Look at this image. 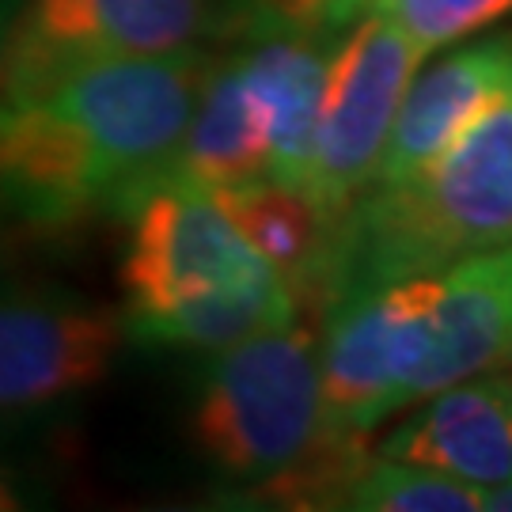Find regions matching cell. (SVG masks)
<instances>
[{"label":"cell","mask_w":512,"mask_h":512,"mask_svg":"<svg viewBox=\"0 0 512 512\" xmlns=\"http://www.w3.org/2000/svg\"><path fill=\"white\" fill-rule=\"evenodd\" d=\"M205 69L202 50H183L0 95V205L31 224L122 213L167 171Z\"/></svg>","instance_id":"6da1fadb"},{"label":"cell","mask_w":512,"mask_h":512,"mask_svg":"<svg viewBox=\"0 0 512 512\" xmlns=\"http://www.w3.org/2000/svg\"><path fill=\"white\" fill-rule=\"evenodd\" d=\"M501 243H512V73L421 171L368 183L342 209L311 311L323 315L357 289L440 274Z\"/></svg>","instance_id":"7a4b0ae2"},{"label":"cell","mask_w":512,"mask_h":512,"mask_svg":"<svg viewBox=\"0 0 512 512\" xmlns=\"http://www.w3.org/2000/svg\"><path fill=\"white\" fill-rule=\"evenodd\" d=\"M122 213L126 338L217 353L300 315L293 289L247 243L217 190L156 175Z\"/></svg>","instance_id":"3957f363"},{"label":"cell","mask_w":512,"mask_h":512,"mask_svg":"<svg viewBox=\"0 0 512 512\" xmlns=\"http://www.w3.org/2000/svg\"><path fill=\"white\" fill-rule=\"evenodd\" d=\"M319 338L304 323L217 349L205 365L190 437L205 463L251 497L274 494L327 440Z\"/></svg>","instance_id":"277c9868"},{"label":"cell","mask_w":512,"mask_h":512,"mask_svg":"<svg viewBox=\"0 0 512 512\" xmlns=\"http://www.w3.org/2000/svg\"><path fill=\"white\" fill-rule=\"evenodd\" d=\"M421 57L418 46L380 12L353 19V31L334 42L300 183L330 220L342 217V209L372 183Z\"/></svg>","instance_id":"5b68a950"},{"label":"cell","mask_w":512,"mask_h":512,"mask_svg":"<svg viewBox=\"0 0 512 512\" xmlns=\"http://www.w3.org/2000/svg\"><path fill=\"white\" fill-rule=\"evenodd\" d=\"M213 0H23L0 50V95L38 92L84 69L198 50Z\"/></svg>","instance_id":"8992f818"},{"label":"cell","mask_w":512,"mask_h":512,"mask_svg":"<svg viewBox=\"0 0 512 512\" xmlns=\"http://www.w3.org/2000/svg\"><path fill=\"white\" fill-rule=\"evenodd\" d=\"M437 274L338 296L323 311L319 391L334 433L365 437L410 406V384L425 353V315Z\"/></svg>","instance_id":"52a82bcc"},{"label":"cell","mask_w":512,"mask_h":512,"mask_svg":"<svg viewBox=\"0 0 512 512\" xmlns=\"http://www.w3.org/2000/svg\"><path fill=\"white\" fill-rule=\"evenodd\" d=\"M126 323L118 311L57 289L0 296V421L35 418L107 380Z\"/></svg>","instance_id":"ba28073f"},{"label":"cell","mask_w":512,"mask_h":512,"mask_svg":"<svg viewBox=\"0 0 512 512\" xmlns=\"http://www.w3.org/2000/svg\"><path fill=\"white\" fill-rule=\"evenodd\" d=\"M512 353V243L459 258L437 274L425 315V353L410 384V403L440 387L501 368Z\"/></svg>","instance_id":"9c48e42d"},{"label":"cell","mask_w":512,"mask_h":512,"mask_svg":"<svg viewBox=\"0 0 512 512\" xmlns=\"http://www.w3.org/2000/svg\"><path fill=\"white\" fill-rule=\"evenodd\" d=\"M429 406L384 437L380 456L497 486L512 478V372L459 380L425 395Z\"/></svg>","instance_id":"30bf717a"},{"label":"cell","mask_w":512,"mask_h":512,"mask_svg":"<svg viewBox=\"0 0 512 512\" xmlns=\"http://www.w3.org/2000/svg\"><path fill=\"white\" fill-rule=\"evenodd\" d=\"M512 73V35L482 38L440 57L429 73H414L395 122L387 133L384 156L372 183H399L429 164L459 129L486 107Z\"/></svg>","instance_id":"8fae6325"},{"label":"cell","mask_w":512,"mask_h":512,"mask_svg":"<svg viewBox=\"0 0 512 512\" xmlns=\"http://www.w3.org/2000/svg\"><path fill=\"white\" fill-rule=\"evenodd\" d=\"M330 50L334 38L274 31V35H251V46L236 54L247 95L255 99L266 129L270 179L296 190L308 167Z\"/></svg>","instance_id":"7c38bea8"},{"label":"cell","mask_w":512,"mask_h":512,"mask_svg":"<svg viewBox=\"0 0 512 512\" xmlns=\"http://www.w3.org/2000/svg\"><path fill=\"white\" fill-rule=\"evenodd\" d=\"M164 175L198 183L205 190H232L255 179H270L266 129L255 99L247 95L236 57L217 65L209 61L183 141Z\"/></svg>","instance_id":"4fadbf2b"},{"label":"cell","mask_w":512,"mask_h":512,"mask_svg":"<svg viewBox=\"0 0 512 512\" xmlns=\"http://www.w3.org/2000/svg\"><path fill=\"white\" fill-rule=\"evenodd\" d=\"M217 198L232 213L247 243L293 289L296 311L315 308V285L327 258L334 220L304 190L277 179H255L232 190H217Z\"/></svg>","instance_id":"5bb4252c"},{"label":"cell","mask_w":512,"mask_h":512,"mask_svg":"<svg viewBox=\"0 0 512 512\" xmlns=\"http://www.w3.org/2000/svg\"><path fill=\"white\" fill-rule=\"evenodd\" d=\"M342 509L357 512H478L482 486L399 463V459H368L365 471L353 478L342 497Z\"/></svg>","instance_id":"9a60e30c"},{"label":"cell","mask_w":512,"mask_h":512,"mask_svg":"<svg viewBox=\"0 0 512 512\" xmlns=\"http://www.w3.org/2000/svg\"><path fill=\"white\" fill-rule=\"evenodd\" d=\"M372 12L387 16L421 54H429L509 16L512 0H376Z\"/></svg>","instance_id":"2e32d148"},{"label":"cell","mask_w":512,"mask_h":512,"mask_svg":"<svg viewBox=\"0 0 512 512\" xmlns=\"http://www.w3.org/2000/svg\"><path fill=\"white\" fill-rule=\"evenodd\" d=\"M376 0H232V16L239 31L251 35H323L334 38L353 19L372 12Z\"/></svg>","instance_id":"e0dca14e"},{"label":"cell","mask_w":512,"mask_h":512,"mask_svg":"<svg viewBox=\"0 0 512 512\" xmlns=\"http://www.w3.org/2000/svg\"><path fill=\"white\" fill-rule=\"evenodd\" d=\"M31 505V490L19 482V475L12 467L0 463V512H19Z\"/></svg>","instance_id":"ac0fdd59"},{"label":"cell","mask_w":512,"mask_h":512,"mask_svg":"<svg viewBox=\"0 0 512 512\" xmlns=\"http://www.w3.org/2000/svg\"><path fill=\"white\" fill-rule=\"evenodd\" d=\"M482 509L512 512V478L509 482H497V486H490V490H482Z\"/></svg>","instance_id":"d6986e66"},{"label":"cell","mask_w":512,"mask_h":512,"mask_svg":"<svg viewBox=\"0 0 512 512\" xmlns=\"http://www.w3.org/2000/svg\"><path fill=\"white\" fill-rule=\"evenodd\" d=\"M19 8H23V0H0V50H4V42L12 35V23H16Z\"/></svg>","instance_id":"ffe728a7"},{"label":"cell","mask_w":512,"mask_h":512,"mask_svg":"<svg viewBox=\"0 0 512 512\" xmlns=\"http://www.w3.org/2000/svg\"><path fill=\"white\" fill-rule=\"evenodd\" d=\"M501 368H509V372H512V353H509V357H505V365H501Z\"/></svg>","instance_id":"44dd1931"}]
</instances>
